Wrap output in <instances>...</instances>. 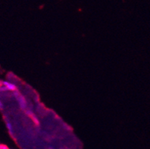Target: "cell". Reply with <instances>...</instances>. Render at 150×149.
I'll return each mask as SVG.
<instances>
[{"instance_id": "4", "label": "cell", "mask_w": 150, "mask_h": 149, "mask_svg": "<svg viewBox=\"0 0 150 149\" xmlns=\"http://www.w3.org/2000/svg\"><path fill=\"white\" fill-rule=\"evenodd\" d=\"M8 129L11 130V131L12 130V126H11V125L10 123H8Z\"/></svg>"}, {"instance_id": "1", "label": "cell", "mask_w": 150, "mask_h": 149, "mask_svg": "<svg viewBox=\"0 0 150 149\" xmlns=\"http://www.w3.org/2000/svg\"><path fill=\"white\" fill-rule=\"evenodd\" d=\"M17 90V87L13 83L9 81H2L0 86V90L1 91H15Z\"/></svg>"}, {"instance_id": "2", "label": "cell", "mask_w": 150, "mask_h": 149, "mask_svg": "<svg viewBox=\"0 0 150 149\" xmlns=\"http://www.w3.org/2000/svg\"><path fill=\"white\" fill-rule=\"evenodd\" d=\"M18 101H19V103H20V107H21L22 108H25V107H26V101H25V98L20 95V96L18 98Z\"/></svg>"}, {"instance_id": "5", "label": "cell", "mask_w": 150, "mask_h": 149, "mask_svg": "<svg viewBox=\"0 0 150 149\" xmlns=\"http://www.w3.org/2000/svg\"><path fill=\"white\" fill-rule=\"evenodd\" d=\"M2 102H1V100H0V108H2Z\"/></svg>"}, {"instance_id": "3", "label": "cell", "mask_w": 150, "mask_h": 149, "mask_svg": "<svg viewBox=\"0 0 150 149\" xmlns=\"http://www.w3.org/2000/svg\"><path fill=\"white\" fill-rule=\"evenodd\" d=\"M0 149H9L5 145H0Z\"/></svg>"}]
</instances>
